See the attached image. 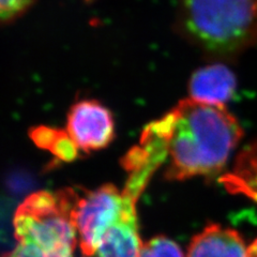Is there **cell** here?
I'll return each mask as SVG.
<instances>
[{
    "mask_svg": "<svg viewBox=\"0 0 257 257\" xmlns=\"http://www.w3.org/2000/svg\"><path fill=\"white\" fill-rule=\"evenodd\" d=\"M163 118L167 127V180L220 173L243 135L237 119L222 104L190 98Z\"/></svg>",
    "mask_w": 257,
    "mask_h": 257,
    "instance_id": "obj_1",
    "label": "cell"
},
{
    "mask_svg": "<svg viewBox=\"0 0 257 257\" xmlns=\"http://www.w3.org/2000/svg\"><path fill=\"white\" fill-rule=\"evenodd\" d=\"M175 29L207 58L235 61L257 43V0H178Z\"/></svg>",
    "mask_w": 257,
    "mask_h": 257,
    "instance_id": "obj_2",
    "label": "cell"
},
{
    "mask_svg": "<svg viewBox=\"0 0 257 257\" xmlns=\"http://www.w3.org/2000/svg\"><path fill=\"white\" fill-rule=\"evenodd\" d=\"M74 189L40 191L19 206L13 225L18 243L56 255L73 256L77 232L72 221Z\"/></svg>",
    "mask_w": 257,
    "mask_h": 257,
    "instance_id": "obj_3",
    "label": "cell"
},
{
    "mask_svg": "<svg viewBox=\"0 0 257 257\" xmlns=\"http://www.w3.org/2000/svg\"><path fill=\"white\" fill-rule=\"evenodd\" d=\"M122 205V192L114 184H104L83 195L75 191L72 221L83 257L95 252L103 236L119 219Z\"/></svg>",
    "mask_w": 257,
    "mask_h": 257,
    "instance_id": "obj_4",
    "label": "cell"
},
{
    "mask_svg": "<svg viewBox=\"0 0 257 257\" xmlns=\"http://www.w3.org/2000/svg\"><path fill=\"white\" fill-rule=\"evenodd\" d=\"M128 173L122 190L123 205L119 219L103 236L95 252L90 257H139L142 241L139 232L138 200L151 179V173L145 168H134Z\"/></svg>",
    "mask_w": 257,
    "mask_h": 257,
    "instance_id": "obj_5",
    "label": "cell"
},
{
    "mask_svg": "<svg viewBox=\"0 0 257 257\" xmlns=\"http://www.w3.org/2000/svg\"><path fill=\"white\" fill-rule=\"evenodd\" d=\"M67 132L79 150H100L108 146L114 139V119L100 102L83 100L70 108Z\"/></svg>",
    "mask_w": 257,
    "mask_h": 257,
    "instance_id": "obj_6",
    "label": "cell"
},
{
    "mask_svg": "<svg viewBox=\"0 0 257 257\" xmlns=\"http://www.w3.org/2000/svg\"><path fill=\"white\" fill-rule=\"evenodd\" d=\"M236 77L222 62H214L197 70L189 84L191 99L224 105L234 94Z\"/></svg>",
    "mask_w": 257,
    "mask_h": 257,
    "instance_id": "obj_7",
    "label": "cell"
},
{
    "mask_svg": "<svg viewBox=\"0 0 257 257\" xmlns=\"http://www.w3.org/2000/svg\"><path fill=\"white\" fill-rule=\"evenodd\" d=\"M187 257H247V248L236 230L210 224L192 239Z\"/></svg>",
    "mask_w": 257,
    "mask_h": 257,
    "instance_id": "obj_8",
    "label": "cell"
},
{
    "mask_svg": "<svg viewBox=\"0 0 257 257\" xmlns=\"http://www.w3.org/2000/svg\"><path fill=\"white\" fill-rule=\"evenodd\" d=\"M220 182L230 194L257 203V141L241 151L231 172L223 175Z\"/></svg>",
    "mask_w": 257,
    "mask_h": 257,
    "instance_id": "obj_9",
    "label": "cell"
},
{
    "mask_svg": "<svg viewBox=\"0 0 257 257\" xmlns=\"http://www.w3.org/2000/svg\"><path fill=\"white\" fill-rule=\"evenodd\" d=\"M31 140L40 148L46 149L63 162H71L78 157V147L67 131L59 128L37 126L29 132Z\"/></svg>",
    "mask_w": 257,
    "mask_h": 257,
    "instance_id": "obj_10",
    "label": "cell"
},
{
    "mask_svg": "<svg viewBox=\"0 0 257 257\" xmlns=\"http://www.w3.org/2000/svg\"><path fill=\"white\" fill-rule=\"evenodd\" d=\"M139 257H184L179 245L164 236L152 238L142 245Z\"/></svg>",
    "mask_w": 257,
    "mask_h": 257,
    "instance_id": "obj_11",
    "label": "cell"
},
{
    "mask_svg": "<svg viewBox=\"0 0 257 257\" xmlns=\"http://www.w3.org/2000/svg\"><path fill=\"white\" fill-rule=\"evenodd\" d=\"M35 3L36 0H0V25L21 18Z\"/></svg>",
    "mask_w": 257,
    "mask_h": 257,
    "instance_id": "obj_12",
    "label": "cell"
},
{
    "mask_svg": "<svg viewBox=\"0 0 257 257\" xmlns=\"http://www.w3.org/2000/svg\"><path fill=\"white\" fill-rule=\"evenodd\" d=\"M5 257H73V256H62V255H56L50 254L32 246L30 244L25 243H18L13 251L9 254H7Z\"/></svg>",
    "mask_w": 257,
    "mask_h": 257,
    "instance_id": "obj_13",
    "label": "cell"
},
{
    "mask_svg": "<svg viewBox=\"0 0 257 257\" xmlns=\"http://www.w3.org/2000/svg\"><path fill=\"white\" fill-rule=\"evenodd\" d=\"M247 257H257V238L247 248Z\"/></svg>",
    "mask_w": 257,
    "mask_h": 257,
    "instance_id": "obj_14",
    "label": "cell"
}]
</instances>
